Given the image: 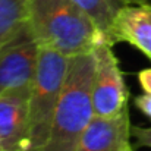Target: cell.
Wrapping results in <instances>:
<instances>
[{
  "mask_svg": "<svg viewBox=\"0 0 151 151\" xmlns=\"http://www.w3.org/2000/svg\"><path fill=\"white\" fill-rule=\"evenodd\" d=\"M27 25L40 47L73 57L109 43L93 18L73 0H25Z\"/></svg>",
  "mask_w": 151,
  "mask_h": 151,
  "instance_id": "6da1fadb",
  "label": "cell"
},
{
  "mask_svg": "<svg viewBox=\"0 0 151 151\" xmlns=\"http://www.w3.org/2000/svg\"><path fill=\"white\" fill-rule=\"evenodd\" d=\"M96 53L69 57L66 82L57 103L47 142L40 151H75L96 116L93 84Z\"/></svg>",
  "mask_w": 151,
  "mask_h": 151,
  "instance_id": "7a4b0ae2",
  "label": "cell"
},
{
  "mask_svg": "<svg viewBox=\"0 0 151 151\" xmlns=\"http://www.w3.org/2000/svg\"><path fill=\"white\" fill-rule=\"evenodd\" d=\"M69 57L40 47L38 63L29 91V126L32 151H40L47 142L53 116L60 100Z\"/></svg>",
  "mask_w": 151,
  "mask_h": 151,
  "instance_id": "3957f363",
  "label": "cell"
},
{
  "mask_svg": "<svg viewBox=\"0 0 151 151\" xmlns=\"http://www.w3.org/2000/svg\"><path fill=\"white\" fill-rule=\"evenodd\" d=\"M96 72L93 84V103L97 116L113 117L129 107V91L120 63L110 43L96 49Z\"/></svg>",
  "mask_w": 151,
  "mask_h": 151,
  "instance_id": "277c9868",
  "label": "cell"
},
{
  "mask_svg": "<svg viewBox=\"0 0 151 151\" xmlns=\"http://www.w3.org/2000/svg\"><path fill=\"white\" fill-rule=\"evenodd\" d=\"M40 54V44L27 22L0 51V96L32 84Z\"/></svg>",
  "mask_w": 151,
  "mask_h": 151,
  "instance_id": "5b68a950",
  "label": "cell"
},
{
  "mask_svg": "<svg viewBox=\"0 0 151 151\" xmlns=\"http://www.w3.org/2000/svg\"><path fill=\"white\" fill-rule=\"evenodd\" d=\"M29 91L31 85L0 96V142L3 151H32Z\"/></svg>",
  "mask_w": 151,
  "mask_h": 151,
  "instance_id": "8992f818",
  "label": "cell"
},
{
  "mask_svg": "<svg viewBox=\"0 0 151 151\" xmlns=\"http://www.w3.org/2000/svg\"><path fill=\"white\" fill-rule=\"evenodd\" d=\"M110 43H128L151 60V1L119 9L111 25Z\"/></svg>",
  "mask_w": 151,
  "mask_h": 151,
  "instance_id": "52a82bcc",
  "label": "cell"
},
{
  "mask_svg": "<svg viewBox=\"0 0 151 151\" xmlns=\"http://www.w3.org/2000/svg\"><path fill=\"white\" fill-rule=\"evenodd\" d=\"M132 125L129 107L113 117L94 116L75 151H120L131 144Z\"/></svg>",
  "mask_w": 151,
  "mask_h": 151,
  "instance_id": "ba28073f",
  "label": "cell"
},
{
  "mask_svg": "<svg viewBox=\"0 0 151 151\" xmlns=\"http://www.w3.org/2000/svg\"><path fill=\"white\" fill-rule=\"evenodd\" d=\"M27 22L25 0H0V51Z\"/></svg>",
  "mask_w": 151,
  "mask_h": 151,
  "instance_id": "9c48e42d",
  "label": "cell"
},
{
  "mask_svg": "<svg viewBox=\"0 0 151 151\" xmlns=\"http://www.w3.org/2000/svg\"><path fill=\"white\" fill-rule=\"evenodd\" d=\"M78 6H81L97 24L110 43V31L116 13L122 6H125L120 0H73ZM111 44V43H110Z\"/></svg>",
  "mask_w": 151,
  "mask_h": 151,
  "instance_id": "30bf717a",
  "label": "cell"
},
{
  "mask_svg": "<svg viewBox=\"0 0 151 151\" xmlns=\"http://www.w3.org/2000/svg\"><path fill=\"white\" fill-rule=\"evenodd\" d=\"M132 138L135 139L137 147L151 148V126H134L132 125Z\"/></svg>",
  "mask_w": 151,
  "mask_h": 151,
  "instance_id": "8fae6325",
  "label": "cell"
},
{
  "mask_svg": "<svg viewBox=\"0 0 151 151\" xmlns=\"http://www.w3.org/2000/svg\"><path fill=\"white\" fill-rule=\"evenodd\" d=\"M134 104L141 113H144L151 120V94L144 93L141 96H137L134 99Z\"/></svg>",
  "mask_w": 151,
  "mask_h": 151,
  "instance_id": "7c38bea8",
  "label": "cell"
},
{
  "mask_svg": "<svg viewBox=\"0 0 151 151\" xmlns=\"http://www.w3.org/2000/svg\"><path fill=\"white\" fill-rule=\"evenodd\" d=\"M138 82L144 93L151 94V68L142 69L138 72Z\"/></svg>",
  "mask_w": 151,
  "mask_h": 151,
  "instance_id": "4fadbf2b",
  "label": "cell"
},
{
  "mask_svg": "<svg viewBox=\"0 0 151 151\" xmlns=\"http://www.w3.org/2000/svg\"><path fill=\"white\" fill-rule=\"evenodd\" d=\"M123 4H144V3H148L151 0H120Z\"/></svg>",
  "mask_w": 151,
  "mask_h": 151,
  "instance_id": "5bb4252c",
  "label": "cell"
},
{
  "mask_svg": "<svg viewBox=\"0 0 151 151\" xmlns=\"http://www.w3.org/2000/svg\"><path fill=\"white\" fill-rule=\"evenodd\" d=\"M120 151H135V150H134V145H132V142H131V144H128L126 147H123Z\"/></svg>",
  "mask_w": 151,
  "mask_h": 151,
  "instance_id": "9a60e30c",
  "label": "cell"
},
{
  "mask_svg": "<svg viewBox=\"0 0 151 151\" xmlns=\"http://www.w3.org/2000/svg\"><path fill=\"white\" fill-rule=\"evenodd\" d=\"M0 151H3V145H1V142H0Z\"/></svg>",
  "mask_w": 151,
  "mask_h": 151,
  "instance_id": "2e32d148",
  "label": "cell"
}]
</instances>
